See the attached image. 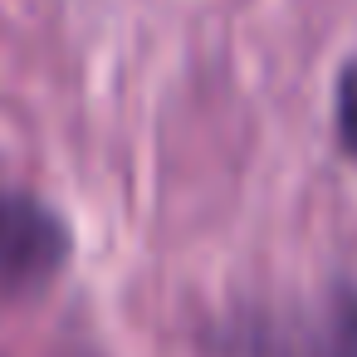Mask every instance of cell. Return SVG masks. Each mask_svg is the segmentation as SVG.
Listing matches in <instances>:
<instances>
[{
    "instance_id": "1",
    "label": "cell",
    "mask_w": 357,
    "mask_h": 357,
    "mask_svg": "<svg viewBox=\"0 0 357 357\" xmlns=\"http://www.w3.org/2000/svg\"><path fill=\"white\" fill-rule=\"evenodd\" d=\"M69 259V225L30 191L0 186V294H35Z\"/></svg>"
},
{
    "instance_id": "2",
    "label": "cell",
    "mask_w": 357,
    "mask_h": 357,
    "mask_svg": "<svg viewBox=\"0 0 357 357\" xmlns=\"http://www.w3.org/2000/svg\"><path fill=\"white\" fill-rule=\"evenodd\" d=\"M259 357H357V294L333 289L313 313L264 323L255 337Z\"/></svg>"
},
{
    "instance_id": "3",
    "label": "cell",
    "mask_w": 357,
    "mask_h": 357,
    "mask_svg": "<svg viewBox=\"0 0 357 357\" xmlns=\"http://www.w3.org/2000/svg\"><path fill=\"white\" fill-rule=\"evenodd\" d=\"M337 137L357 157V64H347L337 79Z\"/></svg>"
}]
</instances>
